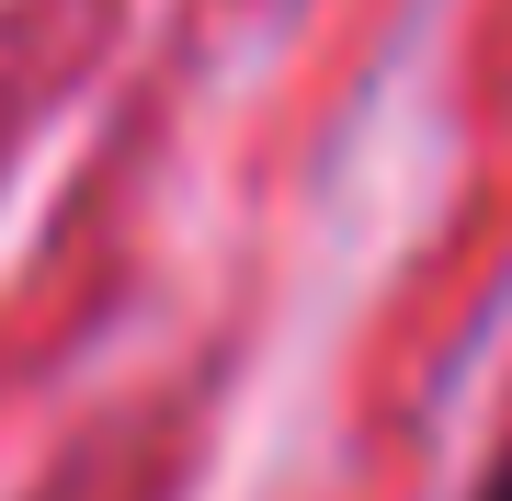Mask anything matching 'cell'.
Listing matches in <instances>:
<instances>
[{"instance_id":"cell-1","label":"cell","mask_w":512,"mask_h":501,"mask_svg":"<svg viewBox=\"0 0 512 501\" xmlns=\"http://www.w3.org/2000/svg\"><path fill=\"white\" fill-rule=\"evenodd\" d=\"M478 501H512V456H501V467H490V490H478Z\"/></svg>"}]
</instances>
